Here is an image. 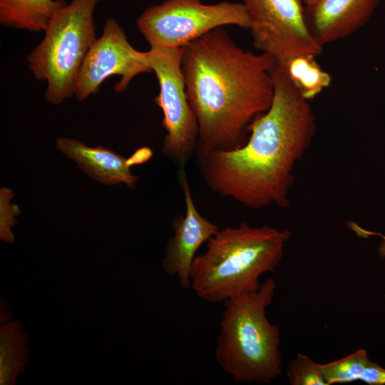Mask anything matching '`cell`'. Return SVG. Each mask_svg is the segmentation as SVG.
<instances>
[{"label":"cell","mask_w":385,"mask_h":385,"mask_svg":"<svg viewBox=\"0 0 385 385\" xmlns=\"http://www.w3.org/2000/svg\"><path fill=\"white\" fill-rule=\"evenodd\" d=\"M272 104L250 127L241 147L216 150L196 161L207 186L251 209L289 205L294 169L310 147L316 120L305 99L276 61Z\"/></svg>","instance_id":"6da1fadb"},{"label":"cell","mask_w":385,"mask_h":385,"mask_svg":"<svg viewBox=\"0 0 385 385\" xmlns=\"http://www.w3.org/2000/svg\"><path fill=\"white\" fill-rule=\"evenodd\" d=\"M274 63L237 46L222 27L184 47L186 93L199 126L196 161L247 142L250 125L272 104Z\"/></svg>","instance_id":"7a4b0ae2"},{"label":"cell","mask_w":385,"mask_h":385,"mask_svg":"<svg viewBox=\"0 0 385 385\" xmlns=\"http://www.w3.org/2000/svg\"><path fill=\"white\" fill-rule=\"evenodd\" d=\"M290 231L246 222L226 226L206 242L190 271V287L201 299L224 303L242 293L257 290L260 277L274 272L284 255Z\"/></svg>","instance_id":"3957f363"},{"label":"cell","mask_w":385,"mask_h":385,"mask_svg":"<svg viewBox=\"0 0 385 385\" xmlns=\"http://www.w3.org/2000/svg\"><path fill=\"white\" fill-rule=\"evenodd\" d=\"M275 289L269 278L257 290L223 303L215 357L237 383L267 384L282 374L280 331L266 316Z\"/></svg>","instance_id":"277c9868"},{"label":"cell","mask_w":385,"mask_h":385,"mask_svg":"<svg viewBox=\"0 0 385 385\" xmlns=\"http://www.w3.org/2000/svg\"><path fill=\"white\" fill-rule=\"evenodd\" d=\"M101 0H71L53 16L43 39L28 55L30 71L46 82V100L59 104L75 94L78 73L96 39L94 11Z\"/></svg>","instance_id":"5b68a950"},{"label":"cell","mask_w":385,"mask_h":385,"mask_svg":"<svg viewBox=\"0 0 385 385\" xmlns=\"http://www.w3.org/2000/svg\"><path fill=\"white\" fill-rule=\"evenodd\" d=\"M225 26L250 29V18L242 2L165 0L145 9L137 19V26L150 46L185 47Z\"/></svg>","instance_id":"8992f818"},{"label":"cell","mask_w":385,"mask_h":385,"mask_svg":"<svg viewBox=\"0 0 385 385\" xmlns=\"http://www.w3.org/2000/svg\"><path fill=\"white\" fill-rule=\"evenodd\" d=\"M184 47L150 46L149 62L155 73L160 91L154 103L162 110V126L166 134L162 153L172 160L178 171L195 154L199 126L195 114L189 103L182 61Z\"/></svg>","instance_id":"52a82bcc"},{"label":"cell","mask_w":385,"mask_h":385,"mask_svg":"<svg viewBox=\"0 0 385 385\" xmlns=\"http://www.w3.org/2000/svg\"><path fill=\"white\" fill-rule=\"evenodd\" d=\"M254 46L277 62L299 54L315 56L323 46L309 30L300 0H242Z\"/></svg>","instance_id":"ba28073f"},{"label":"cell","mask_w":385,"mask_h":385,"mask_svg":"<svg viewBox=\"0 0 385 385\" xmlns=\"http://www.w3.org/2000/svg\"><path fill=\"white\" fill-rule=\"evenodd\" d=\"M150 72L148 51L133 48L119 24L108 19L101 36L94 41L83 62L74 96L78 101H84L98 92L101 84L111 76L120 77L114 90L123 92L136 76Z\"/></svg>","instance_id":"9c48e42d"},{"label":"cell","mask_w":385,"mask_h":385,"mask_svg":"<svg viewBox=\"0 0 385 385\" xmlns=\"http://www.w3.org/2000/svg\"><path fill=\"white\" fill-rule=\"evenodd\" d=\"M185 212L171 223L173 235L165 247L162 266L168 275L176 277L183 288L190 287V271L196 252L220 227L203 217L195 207L185 170L178 171Z\"/></svg>","instance_id":"30bf717a"},{"label":"cell","mask_w":385,"mask_h":385,"mask_svg":"<svg viewBox=\"0 0 385 385\" xmlns=\"http://www.w3.org/2000/svg\"><path fill=\"white\" fill-rule=\"evenodd\" d=\"M380 0H319L304 6L306 21L322 45L353 35L369 21Z\"/></svg>","instance_id":"8fae6325"},{"label":"cell","mask_w":385,"mask_h":385,"mask_svg":"<svg viewBox=\"0 0 385 385\" xmlns=\"http://www.w3.org/2000/svg\"><path fill=\"white\" fill-rule=\"evenodd\" d=\"M56 147L93 179L107 185L123 183L135 188L139 178L130 173V159L103 146L89 147L75 139L60 138Z\"/></svg>","instance_id":"7c38bea8"},{"label":"cell","mask_w":385,"mask_h":385,"mask_svg":"<svg viewBox=\"0 0 385 385\" xmlns=\"http://www.w3.org/2000/svg\"><path fill=\"white\" fill-rule=\"evenodd\" d=\"M64 0H0V24L6 27L44 31Z\"/></svg>","instance_id":"4fadbf2b"},{"label":"cell","mask_w":385,"mask_h":385,"mask_svg":"<svg viewBox=\"0 0 385 385\" xmlns=\"http://www.w3.org/2000/svg\"><path fill=\"white\" fill-rule=\"evenodd\" d=\"M27 337L18 321L1 328L0 384H14L29 359Z\"/></svg>","instance_id":"5bb4252c"},{"label":"cell","mask_w":385,"mask_h":385,"mask_svg":"<svg viewBox=\"0 0 385 385\" xmlns=\"http://www.w3.org/2000/svg\"><path fill=\"white\" fill-rule=\"evenodd\" d=\"M312 54H299L278 63L301 95L309 101L318 96L332 81L331 75L322 70Z\"/></svg>","instance_id":"9a60e30c"},{"label":"cell","mask_w":385,"mask_h":385,"mask_svg":"<svg viewBox=\"0 0 385 385\" xmlns=\"http://www.w3.org/2000/svg\"><path fill=\"white\" fill-rule=\"evenodd\" d=\"M369 360L366 350L360 349L342 359L320 364V369L327 385L347 384L358 381Z\"/></svg>","instance_id":"2e32d148"},{"label":"cell","mask_w":385,"mask_h":385,"mask_svg":"<svg viewBox=\"0 0 385 385\" xmlns=\"http://www.w3.org/2000/svg\"><path fill=\"white\" fill-rule=\"evenodd\" d=\"M287 376L291 385H327L320 364L301 353L289 361Z\"/></svg>","instance_id":"e0dca14e"},{"label":"cell","mask_w":385,"mask_h":385,"mask_svg":"<svg viewBox=\"0 0 385 385\" xmlns=\"http://www.w3.org/2000/svg\"><path fill=\"white\" fill-rule=\"evenodd\" d=\"M358 381L369 385H384L385 369L369 360L361 370Z\"/></svg>","instance_id":"ac0fdd59"},{"label":"cell","mask_w":385,"mask_h":385,"mask_svg":"<svg viewBox=\"0 0 385 385\" xmlns=\"http://www.w3.org/2000/svg\"><path fill=\"white\" fill-rule=\"evenodd\" d=\"M348 225H349V227L359 237H367L370 235L380 236L382 238V241L379 246V252L381 257H385V236L384 235H381V233L370 232L366 230H364L354 222H349Z\"/></svg>","instance_id":"d6986e66"},{"label":"cell","mask_w":385,"mask_h":385,"mask_svg":"<svg viewBox=\"0 0 385 385\" xmlns=\"http://www.w3.org/2000/svg\"><path fill=\"white\" fill-rule=\"evenodd\" d=\"M153 153L150 148H142L135 152L130 158V161L133 165L141 164L149 160Z\"/></svg>","instance_id":"ffe728a7"},{"label":"cell","mask_w":385,"mask_h":385,"mask_svg":"<svg viewBox=\"0 0 385 385\" xmlns=\"http://www.w3.org/2000/svg\"><path fill=\"white\" fill-rule=\"evenodd\" d=\"M304 6H311L315 4L319 0H300Z\"/></svg>","instance_id":"44dd1931"}]
</instances>
